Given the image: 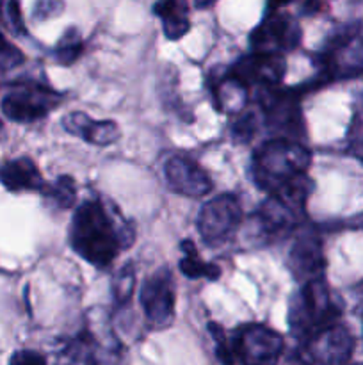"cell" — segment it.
Wrapping results in <instances>:
<instances>
[{"label": "cell", "mask_w": 363, "mask_h": 365, "mask_svg": "<svg viewBox=\"0 0 363 365\" xmlns=\"http://www.w3.org/2000/svg\"><path fill=\"white\" fill-rule=\"evenodd\" d=\"M233 139L237 143H248L251 141L253 135L256 132V116L253 113H242L238 120L235 121L233 128Z\"/></svg>", "instance_id": "f1b7e54d"}, {"label": "cell", "mask_w": 363, "mask_h": 365, "mask_svg": "<svg viewBox=\"0 0 363 365\" xmlns=\"http://www.w3.org/2000/svg\"><path fill=\"white\" fill-rule=\"evenodd\" d=\"M135 291V269L134 264L128 262L120 269V273L114 277L112 282V296L114 303L117 307H123L132 299V294Z\"/></svg>", "instance_id": "d4e9b609"}, {"label": "cell", "mask_w": 363, "mask_h": 365, "mask_svg": "<svg viewBox=\"0 0 363 365\" xmlns=\"http://www.w3.org/2000/svg\"><path fill=\"white\" fill-rule=\"evenodd\" d=\"M302 344L310 365H347L354 351V337L338 321L313 334Z\"/></svg>", "instance_id": "9c48e42d"}, {"label": "cell", "mask_w": 363, "mask_h": 365, "mask_svg": "<svg viewBox=\"0 0 363 365\" xmlns=\"http://www.w3.org/2000/svg\"><path fill=\"white\" fill-rule=\"evenodd\" d=\"M153 13L162 20L164 36L169 41H177L191 29L187 6L184 0H157L153 4Z\"/></svg>", "instance_id": "ffe728a7"}, {"label": "cell", "mask_w": 363, "mask_h": 365, "mask_svg": "<svg viewBox=\"0 0 363 365\" xmlns=\"http://www.w3.org/2000/svg\"><path fill=\"white\" fill-rule=\"evenodd\" d=\"M182 252L185 253L184 259L180 260V271L187 278H206V280H217L221 277V269L216 264H209L199 259L198 250L194 242L184 241L182 242Z\"/></svg>", "instance_id": "44dd1931"}, {"label": "cell", "mask_w": 363, "mask_h": 365, "mask_svg": "<svg viewBox=\"0 0 363 365\" xmlns=\"http://www.w3.org/2000/svg\"><path fill=\"white\" fill-rule=\"evenodd\" d=\"M0 184L11 192L20 191H45L46 182L43 180L38 166L28 157L7 160L0 166Z\"/></svg>", "instance_id": "ac0fdd59"}, {"label": "cell", "mask_w": 363, "mask_h": 365, "mask_svg": "<svg viewBox=\"0 0 363 365\" xmlns=\"http://www.w3.org/2000/svg\"><path fill=\"white\" fill-rule=\"evenodd\" d=\"M253 52L285 53L301 43V27L292 16L269 11L265 20L249 36Z\"/></svg>", "instance_id": "30bf717a"}, {"label": "cell", "mask_w": 363, "mask_h": 365, "mask_svg": "<svg viewBox=\"0 0 363 365\" xmlns=\"http://www.w3.org/2000/svg\"><path fill=\"white\" fill-rule=\"evenodd\" d=\"M43 192L59 209H70L75 203V196H77L75 180L71 177H66V175L57 178L52 185H46V189Z\"/></svg>", "instance_id": "cb8c5ba5"}, {"label": "cell", "mask_w": 363, "mask_h": 365, "mask_svg": "<svg viewBox=\"0 0 363 365\" xmlns=\"http://www.w3.org/2000/svg\"><path fill=\"white\" fill-rule=\"evenodd\" d=\"M347 146L352 155L363 160V95L354 103L351 125L347 130Z\"/></svg>", "instance_id": "484cf974"}, {"label": "cell", "mask_w": 363, "mask_h": 365, "mask_svg": "<svg viewBox=\"0 0 363 365\" xmlns=\"http://www.w3.org/2000/svg\"><path fill=\"white\" fill-rule=\"evenodd\" d=\"M64 130L70 132L71 135L84 139L85 143H91L96 146L112 145L120 139L121 130L114 121H96L89 118L85 113H70L63 118Z\"/></svg>", "instance_id": "2e32d148"}, {"label": "cell", "mask_w": 363, "mask_h": 365, "mask_svg": "<svg viewBox=\"0 0 363 365\" xmlns=\"http://www.w3.org/2000/svg\"><path fill=\"white\" fill-rule=\"evenodd\" d=\"M0 130H2V123H0Z\"/></svg>", "instance_id": "e575fe53"}, {"label": "cell", "mask_w": 363, "mask_h": 365, "mask_svg": "<svg viewBox=\"0 0 363 365\" xmlns=\"http://www.w3.org/2000/svg\"><path fill=\"white\" fill-rule=\"evenodd\" d=\"M0 20L13 34L23 36L27 32L18 0H0Z\"/></svg>", "instance_id": "4316f807"}, {"label": "cell", "mask_w": 363, "mask_h": 365, "mask_svg": "<svg viewBox=\"0 0 363 365\" xmlns=\"http://www.w3.org/2000/svg\"><path fill=\"white\" fill-rule=\"evenodd\" d=\"M82 52H84L82 36L78 34L77 29L71 27L60 36V39L57 41L53 56H56L57 63L59 64H63V66H70V64H73L75 61L82 56Z\"/></svg>", "instance_id": "603a6c76"}, {"label": "cell", "mask_w": 363, "mask_h": 365, "mask_svg": "<svg viewBox=\"0 0 363 365\" xmlns=\"http://www.w3.org/2000/svg\"><path fill=\"white\" fill-rule=\"evenodd\" d=\"M194 2L198 7H209V6H212L216 0H194Z\"/></svg>", "instance_id": "836d02e7"}, {"label": "cell", "mask_w": 363, "mask_h": 365, "mask_svg": "<svg viewBox=\"0 0 363 365\" xmlns=\"http://www.w3.org/2000/svg\"><path fill=\"white\" fill-rule=\"evenodd\" d=\"M63 11V2L60 0H38L34 7L36 20H46Z\"/></svg>", "instance_id": "1f68e13d"}, {"label": "cell", "mask_w": 363, "mask_h": 365, "mask_svg": "<svg viewBox=\"0 0 363 365\" xmlns=\"http://www.w3.org/2000/svg\"><path fill=\"white\" fill-rule=\"evenodd\" d=\"M292 0H269V11H278L280 9V7H283V6H287V4H290Z\"/></svg>", "instance_id": "d6a6232c"}, {"label": "cell", "mask_w": 363, "mask_h": 365, "mask_svg": "<svg viewBox=\"0 0 363 365\" xmlns=\"http://www.w3.org/2000/svg\"><path fill=\"white\" fill-rule=\"evenodd\" d=\"M285 57L283 53L251 52L235 63L230 73L241 78L246 86L256 84L260 88H274L280 86L285 77Z\"/></svg>", "instance_id": "8fae6325"}, {"label": "cell", "mask_w": 363, "mask_h": 365, "mask_svg": "<svg viewBox=\"0 0 363 365\" xmlns=\"http://www.w3.org/2000/svg\"><path fill=\"white\" fill-rule=\"evenodd\" d=\"M301 216H305V214L298 212V210L292 209L290 205L281 202L276 196H269L260 205L255 220L263 235H267V237H283L298 225Z\"/></svg>", "instance_id": "e0dca14e"}, {"label": "cell", "mask_w": 363, "mask_h": 365, "mask_svg": "<svg viewBox=\"0 0 363 365\" xmlns=\"http://www.w3.org/2000/svg\"><path fill=\"white\" fill-rule=\"evenodd\" d=\"M327 81H345L363 75V27L352 25L327 41L320 56Z\"/></svg>", "instance_id": "5b68a950"}, {"label": "cell", "mask_w": 363, "mask_h": 365, "mask_svg": "<svg viewBox=\"0 0 363 365\" xmlns=\"http://www.w3.org/2000/svg\"><path fill=\"white\" fill-rule=\"evenodd\" d=\"M283 346V337L263 324H246L231 342L235 359L242 365H276Z\"/></svg>", "instance_id": "52a82bcc"}, {"label": "cell", "mask_w": 363, "mask_h": 365, "mask_svg": "<svg viewBox=\"0 0 363 365\" xmlns=\"http://www.w3.org/2000/svg\"><path fill=\"white\" fill-rule=\"evenodd\" d=\"M358 365H363V364H358Z\"/></svg>", "instance_id": "d590c367"}, {"label": "cell", "mask_w": 363, "mask_h": 365, "mask_svg": "<svg viewBox=\"0 0 363 365\" xmlns=\"http://www.w3.org/2000/svg\"><path fill=\"white\" fill-rule=\"evenodd\" d=\"M63 96L39 82H14L0 102L4 116L16 123H32L56 109Z\"/></svg>", "instance_id": "277c9868"}, {"label": "cell", "mask_w": 363, "mask_h": 365, "mask_svg": "<svg viewBox=\"0 0 363 365\" xmlns=\"http://www.w3.org/2000/svg\"><path fill=\"white\" fill-rule=\"evenodd\" d=\"M53 365H96L88 335L82 334L80 337L68 342V344L57 353Z\"/></svg>", "instance_id": "7402d4cb"}, {"label": "cell", "mask_w": 363, "mask_h": 365, "mask_svg": "<svg viewBox=\"0 0 363 365\" xmlns=\"http://www.w3.org/2000/svg\"><path fill=\"white\" fill-rule=\"evenodd\" d=\"M164 173H166L167 185L182 196L199 198V196L209 195L212 189L209 173L196 160L185 155L171 157L166 163Z\"/></svg>", "instance_id": "4fadbf2b"}, {"label": "cell", "mask_w": 363, "mask_h": 365, "mask_svg": "<svg viewBox=\"0 0 363 365\" xmlns=\"http://www.w3.org/2000/svg\"><path fill=\"white\" fill-rule=\"evenodd\" d=\"M9 365H46L45 355L34 349H20L13 353L9 359Z\"/></svg>", "instance_id": "4dcf8cb0"}, {"label": "cell", "mask_w": 363, "mask_h": 365, "mask_svg": "<svg viewBox=\"0 0 363 365\" xmlns=\"http://www.w3.org/2000/svg\"><path fill=\"white\" fill-rule=\"evenodd\" d=\"M173 274L167 267H160L142 282L139 289V303L144 310L146 321L153 330H166L174 319L177 303Z\"/></svg>", "instance_id": "8992f818"}, {"label": "cell", "mask_w": 363, "mask_h": 365, "mask_svg": "<svg viewBox=\"0 0 363 365\" xmlns=\"http://www.w3.org/2000/svg\"><path fill=\"white\" fill-rule=\"evenodd\" d=\"M312 164V152L295 139L276 138L263 143L253 157V178L262 191L274 195L301 177Z\"/></svg>", "instance_id": "7a4b0ae2"}, {"label": "cell", "mask_w": 363, "mask_h": 365, "mask_svg": "<svg viewBox=\"0 0 363 365\" xmlns=\"http://www.w3.org/2000/svg\"><path fill=\"white\" fill-rule=\"evenodd\" d=\"M288 260H290V267L295 278L301 280V284L322 277L326 260H324L320 239L310 234L301 235L292 246Z\"/></svg>", "instance_id": "5bb4252c"}, {"label": "cell", "mask_w": 363, "mask_h": 365, "mask_svg": "<svg viewBox=\"0 0 363 365\" xmlns=\"http://www.w3.org/2000/svg\"><path fill=\"white\" fill-rule=\"evenodd\" d=\"M209 330L212 334L214 341H216V353H217V359L221 360L223 365H233V349L231 346L226 342V337H224V331L217 327L216 323H210L209 324Z\"/></svg>", "instance_id": "f546056e"}, {"label": "cell", "mask_w": 363, "mask_h": 365, "mask_svg": "<svg viewBox=\"0 0 363 365\" xmlns=\"http://www.w3.org/2000/svg\"><path fill=\"white\" fill-rule=\"evenodd\" d=\"M340 309L331 298L324 277L305 282L292 296L288 309V324L299 341L305 342L322 328L337 323Z\"/></svg>", "instance_id": "3957f363"}, {"label": "cell", "mask_w": 363, "mask_h": 365, "mask_svg": "<svg viewBox=\"0 0 363 365\" xmlns=\"http://www.w3.org/2000/svg\"><path fill=\"white\" fill-rule=\"evenodd\" d=\"M70 242L85 262L105 269L116 260L121 250L134 242V230L125 221L117 223L102 202L89 200L75 210Z\"/></svg>", "instance_id": "6da1fadb"}, {"label": "cell", "mask_w": 363, "mask_h": 365, "mask_svg": "<svg viewBox=\"0 0 363 365\" xmlns=\"http://www.w3.org/2000/svg\"><path fill=\"white\" fill-rule=\"evenodd\" d=\"M241 221V202L231 195H221L201 207L198 214V230L206 245H219L237 232Z\"/></svg>", "instance_id": "ba28073f"}, {"label": "cell", "mask_w": 363, "mask_h": 365, "mask_svg": "<svg viewBox=\"0 0 363 365\" xmlns=\"http://www.w3.org/2000/svg\"><path fill=\"white\" fill-rule=\"evenodd\" d=\"M258 103L265 114L267 125H270L273 130L288 134V132H295V128L301 125L295 91H285V89H280V86L262 88Z\"/></svg>", "instance_id": "7c38bea8"}, {"label": "cell", "mask_w": 363, "mask_h": 365, "mask_svg": "<svg viewBox=\"0 0 363 365\" xmlns=\"http://www.w3.org/2000/svg\"><path fill=\"white\" fill-rule=\"evenodd\" d=\"M84 334L89 339L96 365H125L127 351L103 317H93Z\"/></svg>", "instance_id": "9a60e30c"}, {"label": "cell", "mask_w": 363, "mask_h": 365, "mask_svg": "<svg viewBox=\"0 0 363 365\" xmlns=\"http://www.w3.org/2000/svg\"><path fill=\"white\" fill-rule=\"evenodd\" d=\"M214 102L221 113L241 114L248 102V86L228 71L221 81H217L212 88Z\"/></svg>", "instance_id": "d6986e66"}, {"label": "cell", "mask_w": 363, "mask_h": 365, "mask_svg": "<svg viewBox=\"0 0 363 365\" xmlns=\"http://www.w3.org/2000/svg\"><path fill=\"white\" fill-rule=\"evenodd\" d=\"M23 61V52L16 45H13L0 31V71L13 70V68L20 66Z\"/></svg>", "instance_id": "83f0119b"}]
</instances>
